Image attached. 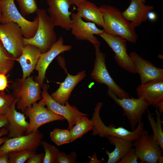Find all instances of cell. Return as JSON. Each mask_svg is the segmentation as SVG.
Listing matches in <instances>:
<instances>
[{
    "mask_svg": "<svg viewBox=\"0 0 163 163\" xmlns=\"http://www.w3.org/2000/svg\"><path fill=\"white\" fill-rule=\"evenodd\" d=\"M99 8L103 14L104 32L119 36L131 43L136 42L138 36L135 28L119 8L107 4L102 5Z\"/></svg>",
    "mask_w": 163,
    "mask_h": 163,
    "instance_id": "1",
    "label": "cell"
},
{
    "mask_svg": "<svg viewBox=\"0 0 163 163\" xmlns=\"http://www.w3.org/2000/svg\"><path fill=\"white\" fill-rule=\"evenodd\" d=\"M103 104L101 102H98L96 104L91 119L94 126L92 130L93 136L98 135L102 138H106L113 136L133 142L139 137L144 129V124L142 122L138 124L134 130L132 131L123 127L116 128L112 124L108 126L105 125L100 114Z\"/></svg>",
    "mask_w": 163,
    "mask_h": 163,
    "instance_id": "2",
    "label": "cell"
},
{
    "mask_svg": "<svg viewBox=\"0 0 163 163\" xmlns=\"http://www.w3.org/2000/svg\"><path fill=\"white\" fill-rule=\"evenodd\" d=\"M38 25L34 36L30 38H24L25 45L30 44L38 47L41 53L47 52L57 40L55 26L52 20L46 10L38 8L37 11Z\"/></svg>",
    "mask_w": 163,
    "mask_h": 163,
    "instance_id": "3",
    "label": "cell"
},
{
    "mask_svg": "<svg viewBox=\"0 0 163 163\" xmlns=\"http://www.w3.org/2000/svg\"><path fill=\"white\" fill-rule=\"evenodd\" d=\"M11 87L13 94L17 99V108L22 113L41 98V87L32 76L24 80L21 78L16 79L13 82Z\"/></svg>",
    "mask_w": 163,
    "mask_h": 163,
    "instance_id": "4",
    "label": "cell"
},
{
    "mask_svg": "<svg viewBox=\"0 0 163 163\" xmlns=\"http://www.w3.org/2000/svg\"><path fill=\"white\" fill-rule=\"evenodd\" d=\"M14 0H0L1 24L10 22L15 23L21 27L24 38H31L35 35L38 28V18L37 16L33 21L26 19L18 10Z\"/></svg>",
    "mask_w": 163,
    "mask_h": 163,
    "instance_id": "5",
    "label": "cell"
},
{
    "mask_svg": "<svg viewBox=\"0 0 163 163\" xmlns=\"http://www.w3.org/2000/svg\"><path fill=\"white\" fill-rule=\"evenodd\" d=\"M95 51V59L91 77L100 84H104L108 87V90L114 93L119 98H129V94L120 87L110 76L106 63V54L101 52L100 45L94 46Z\"/></svg>",
    "mask_w": 163,
    "mask_h": 163,
    "instance_id": "6",
    "label": "cell"
},
{
    "mask_svg": "<svg viewBox=\"0 0 163 163\" xmlns=\"http://www.w3.org/2000/svg\"><path fill=\"white\" fill-rule=\"evenodd\" d=\"M107 95L122 109L123 115L129 120L132 131L134 130L138 124L142 122V117L150 103L146 99L132 97L119 98L108 90Z\"/></svg>",
    "mask_w": 163,
    "mask_h": 163,
    "instance_id": "7",
    "label": "cell"
},
{
    "mask_svg": "<svg viewBox=\"0 0 163 163\" xmlns=\"http://www.w3.org/2000/svg\"><path fill=\"white\" fill-rule=\"evenodd\" d=\"M41 93V98L39 102L46 106V108L50 111L63 117L68 123V129L70 130L83 116L88 114L79 111L75 106H72L66 101L64 105L60 104L55 101L48 92L49 86L44 84Z\"/></svg>",
    "mask_w": 163,
    "mask_h": 163,
    "instance_id": "8",
    "label": "cell"
},
{
    "mask_svg": "<svg viewBox=\"0 0 163 163\" xmlns=\"http://www.w3.org/2000/svg\"><path fill=\"white\" fill-rule=\"evenodd\" d=\"M24 38L22 30L17 24L10 22L0 24V40L14 60L21 55L25 45Z\"/></svg>",
    "mask_w": 163,
    "mask_h": 163,
    "instance_id": "9",
    "label": "cell"
},
{
    "mask_svg": "<svg viewBox=\"0 0 163 163\" xmlns=\"http://www.w3.org/2000/svg\"><path fill=\"white\" fill-rule=\"evenodd\" d=\"M133 142L135 153L141 162L147 163L158 162L163 151L146 130H143L139 137Z\"/></svg>",
    "mask_w": 163,
    "mask_h": 163,
    "instance_id": "10",
    "label": "cell"
},
{
    "mask_svg": "<svg viewBox=\"0 0 163 163\" xmlns=\"http://www.w3.org/2000/svg\"><path fill=\"white\" fill-rule=\"evenodd\" d=\"M115 53V61L118 65L125 70L133 74L136 70L127 53V40L119 36L104 31L99 35Z\"/></svg>",
    "mask_w": 163,
    "mask_h": 163,
    "instance_id": "11",
    "label": "cell"
},
{
    "mask_svg": "<svg viewBox=\"0 0 163 163\" xmlns=\"http://www.w3.org/2000/svg\"><path fill=\"white\" fill-rule=\"evenodd\" d=\"M43 104L39 102L34 103L26 109L23 113L29 119V125L25 135L36 131L43 125L57 120L63 121L62 116L56 114L48 110Z\"/></svg>",
    "mask_w": 163,
    "mask_h": 163,
    "instance_id": "12",
    "label": "cell"
},
{
    "mask_svg": "<svg viewBox=\"0 0 163 163\" xmlns=\"http://www.w3.org/2000/svg\"><path fill=\"white\" fill-rule=\"evenodd\" d=\"M43 135L38 130L30 134L8 138L0 146V155L12 152L27 150L36 152L41 145Z\"/></svg>",
    "mask_w": 163,
    "mask_h": 163,
    "instance_id": "13",
    "label": "cell"
},
{
    "mask_svg": "<svg viewBox=\"0 0 163 163\" xmlns=\"http://www.w3.org/2000/svg\"><path fill=\"white\" fill-rule=\"evenodd\" d=\"M71 34L78 40H85L92 43L94 46L100 45L99 40L94 36L99 35L104 32V30L98 28L94 23L85 22L76 13H72Z\"/></svg>",
    "mask_w": 163,
    "mask_h": 163,
    "instance_id": "14",
    "label": "cell"
},
{
    "mask_svg": "<svg viewBox=\"0 0 163 163\" xmlns=\"http://www.w3.org/2000/svg\"><path fill=\"white\" fill-rule=\"evenodd\" d=\"M64 42L63 38L60 37L49 50L41 53L40 55L35 69L38 72V75L35 80L39 84L41 88L43 86L46 71L49 65L60 53L71 49V45H64Z\"/></svg>",
    "mask_w": 163,
    "mask_h": 163,
    "instance_id": "15",
    "label": "cell"
},
{
    "mask_svg": "<svg viewBox=\"0 0 163 163\" xmlns=\"http://www.w3.org/2000/svg\"><path fill=\"white\" fill-rule=\"evenodd\" d=\"M47 10L55 26L60 27L66 31L70 30L72 12L68 0H46Z\"/></svg>",
    "mask_w": 163,
    "mask_h": 163,
    "instance_id": "16",
    "label": "cell"
},
{
    "mask_svg": "<svg viewBox=\"0 0 163 163\" xmlns=\"http://www.w3.org/2000/svg\"><path fill=\"white\" fill-rule=\"evenodd\" d=\"M129 55L140 77L141 84L152 81L163 79V69L157 68L149 61L144 59L135 51Z\"/></svg>",
    "mask_w": 163,
    "mask_h": 163,
    "instance_id": "17",
    "label": "cell"
},
{
    "mask_svg": "<svg viewBox=\"0 0 163 163\" xmlns=\"http://www.w3.org/2000/svg\"><path fill=\"white\" fill-rule=\"evenodd\" d=\"M17 102V99L16 98L5 114L8 122L6 127L8 138L24 135L29 125V122L26 121L24 113L16 110Z\"/></svg>",
    "mask_w": 163,
    "mask_h": 163,
    "instance_id": "18",
    "label": "cell"
},
{
    "mask_svg": "<svg viewBox=\"0 0 163 163\" xmlns=\"http://www.w3.org/2000/svg\"><path fill=\"white\" fill-rule=\"evenodd\" d=\"M154 8L153 6L145 5L139 0H130L128 7L122 14L135 28L147 21L148 13Z\"/></svg>",
    "mask_w": 163,
    "mask_h": 163,
    "instance_id": "19",
    "label": "cell"
},
{
    "mask_svg": "<svg viewBox=\"0 0 163 163\" xmlns=\"http://www.w3.org/2000/svg\"><path fill=\"white\" fill-rule=\"evenodd\" d=\"M67 75L64 81L60 83L59 87L51 94V97L58 103L64 105L70 97L71 92L78 82L86 76V71L79 72L76 75L69 74L65 70Z\"/></svg>",
    "mask_w": 163,
    "mask_h": 163,
    "instance_id": "20",
    "label": "cell"
},
{
    "mask_svg": "<svg viewBox=\"0 0 163 163\" xmlns=\"http://www.w3.org/2000/svg\"><path fill=\"white\" fill-rule=\"evenodd\" d=\"M41 53L40 49L37 47L30 44L25 45L21 56L15 60L20 63L21 67L22 80L30 76L36 69Z\"/></svg>",
    "mask_w": 163,
    "mask_h": 163,
    "instance_id": "21",
    "label": "cell"
},
{
    "mask_svg": "<svg viewBox=\"0 0 163 163\" xmlns=\"http://www.w3.org/2000/svg\"><path fill=\"white\" fill-rule=\"evenodd\" d=\"M138 98L146 99L152 106L155 107L163 102V79H158L137 87Z\"/></svg>",
    "mask_w": 163,
    "mask_h": 163,
    "instance_id": "22",
    "label": "cell"
},
{
    "mask_svg": "<svg viewBox=\"0 0 163 163\" xmlns=\"http://www.w3.org/2000/svg\"><path fill=\"white\" fill-rule=\"evenodd\" d=\"M76 13L88 22L96 24L103 28L104 21L102 13L99 7L94 3L85 0L77 6Z\"/></svg>",
    "mask_w": 163,
    "mask_h": 163,
    "instance_id": "23",
    "label": "cell"
},
{
    "mask_svg": "<svg viewBox=\"0 0 163 163\" xmlns=\"http://www.w3.org/2000/svg\"><path fill=\"white\" fill-rule=\"evenodd\" d=\"M107 138L110 144L115 146L113 151L110 152L106 150L105 152L108 158L107 163H118L133 147V142L121 138L113 136H109Z\"/></svg>",
    "mask_w": 163,
    "mask_h": 163,
    "instance_id": "24",
    "label": "cell"
},
{
    "mask_svg": "<svg viewBox=\"0 0 163 163\" xmlns=\"http://www.w3.org/2000/svg\"><path fill=\"white\" fill-rule=\"evenodd\" d=\"M148 120L153 132V137L163 151V132L162 128L161 115L157 109L155 110L156 114L155 120L150 111L147 109Z\"/></svg>",
    "mask_w": 163,
    "mask_h": 163,
    "instance_id": "25",
    "label": "cell"
},
{
    "mask_svg": "<svg viewBox=\"0 0 163 163\" xmlns=\"http://www.w3.org/2000/svg\"><path fill=\"white\" fill-rule=\"evenodd\" d=\"M85 115L82 117L70 130L71 135V142L81 138L89 131L92 130L94 126L91 120Z\"/></svg>",
    "mask_w": 163,
    "mask_h": 163,
    "instance_id": "26",
    "label": "cell"
},
{
    "mask_svg": "<svg viewBox=\"0 0 163 163\" xmlns=\"http://www.w3.org/2000/svg\"><path fill=\"white\" fill-rule=\"evenodd\" d=\"M14 59L4 47L0 40V74L6 75L13 69Z\"/></svg>",
    "mask_w": 163,
    "mask_h": 163,
    "instance_id": "27",
    "label": "cell"
},
{
    "mask_svg": "<svg viewBox=\"0 0 163 163\" xmlns=\"http://www.w3.org/2000/svg\"><path fill=\"white\" fill-rule=\"evenodd\" d=\"M50 136L51 141L58 146L71 142V135L68 129L55 128L50 132Z\"/></svg>",
    "mask_w": 163,
    "mask_h": 163,
    "instance_id": "28",
    "label": "cell"
},
{
    "mask_svg": "<svg viewBox=\"0 0 163 163\" xmlns=\"http://www.w3.org/2000/svg\"><path fill=\"white\" fill-rule=\"evenodd\" d=\"M41 145L45 152L43 163H56L59 149L45 141H42Z\"/></svg>",
    "mask_w": 163,
    "mask_h": 163,
    "instance_id": "29",
    "label": "cell"
},
{
    "mask_svg": "<svg viewBox=\"0 0 163 163\" xmlns=\"http://www.w3.org/2000/svg\"><path fill=\"white\" fill-rule=\"evenodd\" d=\"M36 152L29 150L12 152L9 153V163H24Z\"/></svg>",
    "mask_w": 163,
    "mask_h": 163,
    "instance_id": "30",
    "label": "cell"
},
{
    "mask_svg": "<svg viewBox=\"0 0 163 163\" xmlns=\"http://www.w3.org/2000/svg\"><path fill=\"white\" fill-rule=\"evenodd\" d=\"M18 2L21 14L26 16L36 12L38 8L37 0H15Z\"/></svg>",
    "mask_w": 163,
    "mask_h": 163,
    "instance_id": "31",
    "label": "cell"
},
{
    "mask_svg": "<svg viewBox=\"0 0 163 163\" xmlns=\"http://www.w3.org/2000/svg\"><path fill=\"white\" fill-rule=\"evenodd\" d=\"M15 100L13 93L7 94L0 91V114H5Z\"/></svg>",
    "mask_w": 163,
    "mask_h": 163,
    "instance_id": "32",
    "label": "cell"
},
{
    "mask_svg": "<svg viewBox=\"0 0 163 163\" xmlns=\"http://www.w3.org/2000/svg\"><path fill=\"white\" fill-rule=\"evenodd\" d=\"M77 155L74 152L67 155L65 153L59 151L56 157V163H75Z\"/></svg>",
    "mask_w": 163,
    "mask_h": 163,
    "instance_id": "33",
    "label": "cell"
},
{
    "mask_svg": "<svg viewBox=\"0 0 163 163\" xmlns=\"http://www.w3.org/2000/svg\"><path fill=\"white\" fill-rule=\"evenodd\" d=\"M138 159L134 148L132 147L120 160L118 163H137Z\"/></svg>",
    "mask_w": 163,
    "mask_h": 163,
    "instance_id": "34",
    "label": "cell"
},
{
    "mask_svg": "<svg viewBox=\"0 0 163 163\" xmlns=\"http://www.w3.org/2000/svg\"><path fill=\"white\" fill-rule=\"evenodd\" d=\"M44 154L42 153L33 155L26 161V163H43Z\"/></svg>",
    "mask_w": 163,
    "mask_h": 163,
    "instance_id": "35",
    "label": "cell"
},
{
    "mask_svg": "<svg viewBox=\"0 0 163 163\" xmlns=\"http://www.w3.org/2000/svg\"><path fill=\"white\" fill-rule=\"evenodd\" d=\"M8 80L6 75L0 74V91H3L8 87Z\"/></svg>",
    "mask_w": 163,
    "mask_h": 163,
    "instance_id": "36",
    "label": "cell"
},
{
    "mask_svg": "<svg viewBox=\"0 0 163 163\" xmlns=\"http://www.w3.org/2000/svg\"><path fill=\"white\" fill-rule=\"evenodd\" d=\"M7 134V129L4 127L2 128L0 130V145L3 144L8 139V136H2Z\"/></svg>",
    "mask_w": 163,
    "mask_h": 163,
    "instance_id": "37",
    "label": "cell"
},
{
    "mask_svg": "<svg viewBox=\"0 0 163 163\" xmlns=\"http://www.w3.org/2000/svg\"><path fill=\"white\" fill-rule=\"evenodd\" d=\"M8 123L5 114H0V128L7 127Z\"/></svg>",
    "mask_w": 163,
    "mask_h": 163,
    "instance_id": "38",
    "label": "cell"
},
{
    "mask_svg": "<svg viewBox=\"0 0 163 163\" xmlns=\"http://www.w3.org/2000/svg\"><path fill=\"white\" fill-rule=\"evenodd\" d=\"M9 153L0 155V163H9Z\"/></svg>",
    "mask_w": 163,
    "mask_h": 163,
    "instance_id": "39",
    "label": "cell"
},
{
    "mask_svg": "<svg viewBox=\"0 0 163 163\" xmlns=\"http://www.w3.org/2000/svg\"><path fill=\"white\" fill-rule=\"evenodd\" d=\"M104 160H99L97 158L96 154L94 152L93 155L91 157L89 163H100L104 161Z\"/></svg>",
    "mask_w": 163,
    "mask_h": 163,
    "instance_id": "40",
    "label": "cell"
},
{
    "mask_svg": "<svg viewBox=\"0 0 163 163\" xmlns=\"http://www.w3.org/2000/svg\"><path fill=\"white\" fill-rule=\"evenodd\" d=\"M156 14L152 11L149 12L148 14V19L151 21H154L156 19Z\"/></svg>",
    "mask_w": 163,
    "mask_h": 163,
    "instance_id": "41",
    "label": "cell"
},
{
    "mask_svg": "<svg viewBox=\"0 0 163 163\" xmlns=\"http://www.w3.org/2000/svg\"><path fill=\"white\" fill-rule=\"evenodd\" d=\"M70 5H74L76 6L85 0H68Z\"/></svg>",
    "mask_w": 163,
    "mask_h": 163,
    "instance_id": "42",
    "label": "cell"
},
{
    "mask_svg": "<svg viewBox=\"0 0 163 163\" xmlns=\"http://www.w3.org/2000/svg\"><path fill=\"white\" fill-rule=\"evenodd\" d=\"M158 162L159 163H162L163 162V157L162 155L160 156Z\"/></svg>",
    "mask_w": 163,
    "mask_h": 163,
    "instance_id": "43",
    "label": "cell"
},
{
    "mask_svg": "<svg viewBox=\"0 0 163 163\" xmlns=\"http://www.w3.org/2000/svg\"><path fill=\"white\" fill-rule=\"evenodd\" d=\"M1 15H2L0 9V24H1Z\"/></svg>",
    "mask_w": 163,
    "mask_h": 163,
    "instance_id": "44",
    "label": "cell"
},
{
    "mask_svg": "<svg viewBox=\"0 0 163 163\" xmlns=\"http://www.w3.org/2000/svg\"><path fill=\"white\" fill-rule=\"evenodd\" d=\"M139 0L141 1L144 3H145L146 1V0Z\"/></svg>",
    "mask_w": 163,
    "mask_h": 163,
    "instance_id": "45",
    "label": "cell"
}]
</instances>
